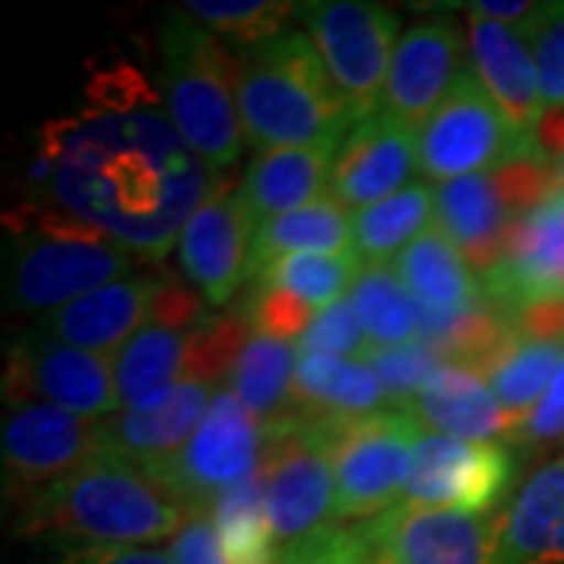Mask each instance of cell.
Returning a JSON list of instances; mask_svg holds the SVG:
<instances>
[{"label": "cell", "mask_w": 564, "mask_h": 564, "mask_svg": "<svg viewBox=\"0 0 564 564\" xmlns=\"http://www.w3.org/2000/svg\"><path fill=\"white\" fill-rule=\"evenodd\" d=\"M370 521L386 564H489L502 536L505 511L470 514L402 499Z\"/></svg>", "instance_id": "cell-14"}, {"label": "cell", "mask_w": 564, "mask_h": 564, "mask_svg": "<svg viewBox=\"0 0 564 564\" xmlns=\"http://www.w3.org/2000/svg\"><path fill=\"white\" fill-rule=\"evenodd\" d=\"M467 44L470 69L499 107L505 122L521 139L536 141V126L545 113L543 85L524 35L499 22L467 17Z\"/></svg>", "instance_id": "cell-19"}, {"label": "cell", "mask_w": 564, "mask_h": 564, "mask_svg": "<svg viewBox=\"0 0 564 564\" xmlns=\"http://www.w3.org/2000/svg\"><path fill=\"white\" fill-rule=\"evenodd\" d=\"M161 285V276H139V273L129 280L110 282L79 302L66 304L54 314H44L39 333L82 351L117 358L126 343L151 323Z\"/></svg>", "instance_id": "cell-20"}, {"label": "cell", "mask_w": 564, "mask_h": 564, "mask_svg": "<svg viewBox=\"0 0 564 564\" xmlns=\"http://www.w3.org/2000/svg\"><path fill=\"white\" fill-rule=\"evenodd\" d=\"M236 101L245 141L258 154L343 141L345 129L358 122L355 107L304 32H282L245 51Z\"/></svg>", "instance_id": "cell-3"}, {"label": "cell", "mask_w": 564, "mask_h": 564, "mask_svg": "<svg viewBox=\"0 0 564 564\" xmlns=\"http://www.w3.org/2000/svg\"><path fill=\"white\" fill-rule=\"evenodd\" d=\"M421 436L423 426L408 414V408H389L370 417L336 423L333 433L336 524L343 521L361 524L399 505L404 496L411 448Z\"/></svg>", "instance_id": "cell-8"}, {"label": "cell", "mask_w": 564, "mask_h": 564, "mask_svg": "<svg viewBox=\"0 0 564 564\" xmlns=\"http://www.w3.org/2000/svg\"><path fill=\"white\" fill-rule=\"evenodd\" d=\"M562 364V339H527L524 333L514 329L474 370L489 383V389L496 392V399L502 402L505 411L521 423L536 408V402L543 399L545 389L552 386Z\"/></svg>", "instance_id": "cell-30"}, {"label": "cell", "mask_w": 564, "mask_h": 564, "mask_svg": "<svg viewBox=\"0 0 564 564\" xmlns=\"http://www.w3.org/2000/svg\"><path fill=\"white\" fill-rule=\"evenodd\" d=\"M436 223V195L426 182H411L380 204L355 210L351 251L361 263L395 261L408 245Z\"/></svg>", "instance_id": "cell-32"}, {"label": "cell", "mask_w": 564, "mask_h": 564, "mask_svg": "<svg viewBox=\"0 0 564 564\" xmlns=\"http://www.w3.org/2000/svg\"><path fill=\"white\" fill-rule=\"evenodd\" d=\"M302 361V345L251 333L229 373V389L267 426L292 414L295 373Z\"/></svg>", "instance_id": "cell-31"}, {"label": "cell", "mask_w": 564, "mask_h": 564, "mask_svg": "<svg viewBox=\"0 0 564 564\" xmlns=\"http://www.w3.org/2000/svg\"><path fill=\"white\" fill-rule=\"evenodd\" d=\"M348 299L361 317L370 348L408 345L421 333L417 302L392 263H364L361 276L351 285Z\"/></svg>", "instance_id": "cell-34"}, {"label": "cell", "mask_w": 564, "mask_h": 564, "mask_svg": "<svg viewBox=\"0 0 564 564\" xmlns=\"http://www.w3.org/2000/svg\"><path fill=\"white\" fill-rule=\"evenodd\" d=\"M389 402L380 377L364 361L302 351L295 392H292V414L317 417V421H358L386 411Z\"/></svg>", "instance_id": "cell-26"}, {"label": "cell", "mask_w": 564, "mask_h": 564, "mask_svg": "<svg viewBox=\"0 0 564 564\" xmlns=\"http://www.w3.org/2000/svg\"><path fill=\"white\" fill-rule=\"evenodd\" d=\"M214 399V386L182 380L161 402L107 417L101 426V455L144 467L180 452L192 440Z\"/></svg>", "instance_id": "cell-21"}, {"label": "cell", "mask_w": 564, "mask_h": 564, "mask_svg": "<svg viewBox=\"0 0 564 564\" xmlns=\"http://www.w3.org/2000/svg\"><path fill=\"white\" fill-rule=\"evenodd\" d=\"M302 351H317V355H336V358H351V361H364V355L370 351L367 333H364L361 317L355 311L351 299L323 307L307 326L302 339Z\"/></svg>", "instance_id": "cell-40"}, {"label": "cell", "mask_w": 564, "mask_h": 564, "mask_svg": "<svg viewBox=\"0 0 564 564\" xmlns=\"http://www.w3.org/2000/svg\"><path fill=\"white\" fill-rule=\"evenodd\" d=\"M273 564H386L377 545L373 521L326 527L304 543L280 549Z\"/></svg>", "instance_id": "cell-38"}, {"label": "cell", "mask_w": 564, "mask_h": 564, "mask_svg": "<svg viewBox=\"0 0 564 564\" xmlns=\"http://www.w3.org/2000/svg\"><path fill=\"white\" fill-rule=\"evenodd\" d=\"M558 180H562V192H564V163H558Z\"/></svg>", "instance_id": "cell-47"}, {"label": "cell", "mask_w": 564, "mask_h": 564, "mask_svg": "<svg viewBox=\"0 0 564 564\" xmlns=\"http://www.w3.org/2000/svg\"><path fill=\"white\" fill-rule=\"evenodd\" d=\"M188 521L139 464L98 455L44 486L22 508L17 533L29 540L85 545H151Z\"/></svg>", "instance_id": "cell-2"}, {"label": "cell", "mask_w": 564, "mask_h": 564, "mask_svg": "<svg viewBox=\"0 0 564 564\" xmlns=\"http://www.w3.org/2000/svg\"><path fill=\"white\" fill-rule=\"evenodd\" d=\"M336 148L339 141H323L307 148H276L254 154L239 182V195L254 223L261 226L280 214H292L326 198Z\"/></svg>", "instance_id": "cell-24"}, {"label": "cell", "mask_w": 564, "mask_h": 564, "mask_svg": "<svg viewBox=\"0 0 564 564\" xmlns=\"http://www.w3.org/2000/svg\"><path fill=\"white\" fill-rule=\"evenodd\" d=\"M464 73L467 63L462 29L452 20L417 22L395 44L383 110L421 132L423 122L443 107Z\"/></svg>", "instance_id": "cell-16"}, {"label": "cell", "mask_w": 564, "mask_h": 564, "mask_svg": "<svg viewBox=\"0 0 564 564\" xmlns=\"http://www.w3.org/2000/svg\"><path fill=\"white\" fill-rule=\"evenodd\" d=\"M364 364L380 377L389 404L408 408L421 395V389L430 383V377L445 364V355L436 345L414 339L395 348H370L364 355Z\"/></svg>", "instance_id": "cell-37"}, {"label": "cell", "mask_w": 564, "mask_h": 564, "mask_svg": "<svg viewBox=\"0 0 564 564\" xmlns=\"http://www.w3.org/2000/svg\"><path fill=\"white\" fill-rule=\"evenodd\" d=\"M3 399L7 404H57L91 421H104L122 408L113 358L57 343L44 333L20 336L10 345Z\"/></svg>", "instance_id": "cell-11"}, {"label": "cell", "mask_w": 564, "mask_h": 564, "mask_svg": "<svg viewBox=\"0 0 564 564\" xmlns=\"http://www.w3.org/2000/svg\"><path fill=\"white\" fill-rule=\"evenodd\" d=\"M258 223L248 214L239 188H214L180 236L182 273L202 289L210 304L232 302L245 280L248 251Z\"/></svg>", "instance_id": "cell-18"}, {"label": "cell", "mask_w": 564, "mask_h": 564, "mask_svg": "<svg viewBox=\"0 0 564 564\" xmlns=\"http://www.w3.org/2000/svg\"><path fill=\"white\" fill-rule=\"evenodd\" d=\"M263 443V423L232 389H217L192 440L180 452L144 464L141 470L185 508V514H204L217 496L261 467Z\"/></svg>", "instance_id": "cell-7"}, {"label": "cell", "mask_w": 564, "mask_h": 564, "mask_svg": "<svg viewBox=\"0 0 564 564\" xmlns=\"http://www.w3.org/2000/svg\"><path fill=\"white\" fill-rule=\"evenodd\" d=\"M299 17L355 117L377 113L399 44V17L361 0H311L299 3Z\"/></svg>", "instance_id": "cell-10"}, {"label": "cell", "mask_w": 564, "mask_h": 564, "mask_svg": "<svg viewBox=\"0 0 564 564\" xmlns=\"http://www.w3.org/2000/svg\"><path fill=\"white\" fill-rule=\"evenodd\" d=\"M489 564H564V458L543 464L518 489Z\"/></svg>", "instance_id": "cell-25"}, {"label": "cell", "mask_w": 564, "mask_h": 564, "mask_svg": "<svg viewBox=\"0 0 564 564\" xmlns=\"http://www.w3.org/2000/svg\"><path fill=\"white\" fill-rule=\"evenodd\" d=\"M104 421L73 414L47 402L10 404L3 417V486L39 492L101 455Z\"/></svg>", "instance_id": "cell-13"}, {"label": "cell", "mask_w": 564, "mask_h": 564, "mask_svg": "<svg viewBox=\"0 0 564 564\" xmlns=\"http://www.w3.org/2000/svg\"><path fill=\"white\" fill-rule=\"evenodd\" d=\"M135 254L69 220L61 210H39L20 232L7 267V304L54 314L110 282L129 280Z\"/></svg>", "instance_id": "cell-5"}, {"label": "cell", "mask_w": 564, "mask_h": 564, "mask_svg": "<svg viewBox=\"0 0 564 564\" xmlns=\"http://www.w3.org/2000/svg\"><path fill=\"white\" fill-rule=\"evenodd\" d=\"M543 85V107H564V3H549L545 17L527 35Z\"/></svg>", "instance_id": "cell-41"}, {"label": "cell", "mask_w": 564, "mask_h": 564, "mask_svg": "<svg viewBox=\"0 0 564 564\" xmlns=\"http://www.w3.org/2000/svg\"><path fill=\"white\" fill-rule=\"evenodd\" d=\"M226 564H273L276 543L267 518V467L226 489L210 505Z\"/></svg>", "instance_id": "cell-33"}, {"label": "cell", "mask_w": 564, "mask_h": 564, "mask_svg": "<svg viewBox=\"0 0 564 564\" xmlns=\"http://www.w3.org/2000/svg\"><path fill=\"white\" fill-rule=\"evenodd\" d=\"M417 158L423 176L443 185L477 173H496L508 163L545 154L536 141L521 139L505 122L474 69H467L443 107L423 122L417 132Z\"/></svg>", "instance_id": "cell-9"}, {"label": "cell", "mask_w": 564, "mask_h": 564, "mask_svg": "<svg viewBox=\"0 0 564 564\" xmlns=\"http://www.w3.org/2000/svg\"><path fill=\"white\" fill-rule=\"evenodd\" d=\"M440 10H467V17L508 25L521 35H530L533 25L543 20L549 3H530V0H474V3H440Z\"/></svg>", "instance_id": "cell-44"}, {"label": "cell", "mask_w": 564, "mask_h": 564, "mask_svg": "<svg viewBox=\"0 0 564 564\" xmlns=\"http://www.w3.org/2000/svg\"><path fill=\"white\" fill-rule=\"evenodd\" d=\"M41 195L141 261L180 242L214 185L158 110H82L41 126Z\"/></svg>", "instance_id": "cell-1"}, {"label": "cell", "mask_w": 564, "mask_h": 564, "mask_svg": "<svg viewBox=\"0 0 564 564\" xmlns=\"http://www.w3.org/2000/svg\"><path fill=\"white\" fill-rule=\"evenodd\" d=\"M239 63L223 41L188 13L170 10L161 22V88L166 120L195 158L226 170L242 154Z\"/></svg>", "instance_id": "cell-4"}, {"label": "cell", "mask_w": 564, "mask_h": 564, "mask_svg": "<svg viewBox=\"0 0 564 564\" xmlns=\"http://www.w3.org/2000/svg\"><path fill=\"white\" fill-rule=\"evenodd\" d=\"M170 552H173L176 564H226L220 536H217V524H214L210 511L188 514V521L173 536Z\"/></svg>", "instance_id": "cell-43"}, {"label": "cell", "mask_w": 564, "mask_h": 564, "mask_svg": "<svg viewBox=\"0 0 564 564\" xmlns=\"http://www.w3.org/2000/svg\"><path fill=\"white\" fill-rule=\"evenodd\" d=\"M414 302L430 311H467L486 299L480 276L464 261V254L436 229V223L417 236L392 261Z\"/></svg>", "instance_id": "cell-28"}, {"label": "cell", "mask_w": 564, "mask_h": 564, "mask_svg": "<svg viewBox=\"0 0 564 564\" xmlns=\"http://www.w3.org/2000/svg\"><path fill=\"white\" fill-rule=\"evenodd\" d=\"M195 326L151 321L113 358L122 411L148 408L185 380Z\"/></svg>", "instance_id": "cell-27"}, {"label": "cell", "mask_w": 564, "mask_h": 564, "mask_svg": "<svg viewBox=\"0 0 564 564\" xmlns=\"http://www.w3.org/2000/svg\"><path fill=\"white\" fill-rule=\"evenodd\" d=\"M564 436V364L558 367L552 386L545 389V395L536 402V408L527 414L524 421L514 426V433L508 436V443L543 445L555 443Z\"/></svg>", "instance_id": "cell-42"}, {"label": "cell", "mask_w": 564, "mask_h": 564, "mask_svg": "<svg viewBox=\"0 0 564 564\" xmlns=\"http://www.w3.org/2000/svg\"><path fill=\"white\" fill-rule=\"evenodd\" d=\"M417 170V132L380 107L339 141L329 166V198L355 214L402 192Z\"/></svg>", "instance_id": "cell-15"}, {"label": "cell", "mask_w": 564, "mask_h": 564, "mask_svg": "<svg viewBox=\"0 0 564 564\" xmlns=\"http://www.w3.org/2000/svg\"><path fill=\"white\" fill-rule=\"evenodd\" d=\"M436 195V229L455 245L484 280L502 261L508 236L514 229V214L508 210L492 173H477L464 180L443 182Z\"/></svg>", "instance_id": "cell-22"}, {"label": "cell", "mask_w": 564, "mask_h": 564, "mask_svg": "<svg viewBox=\"0 0 564 564\" xmlns=\"http://www.w3.org/2000/svg\"><path fill=\"white\" fill-rule=\"evenodd\" d=\"M317 314L321 311H314L311 304L299 299V295H292V292H282V289H273V285H261V282H251L242 321L251 333L299 343Z\"/></svg>", "instance_id": "cell-39"}, {"label": "cell", "mask_w": 564, "mask_h": 564, "mask_svg": "<svg viewBox=\"0 0 564 564\" xmlns=\"http://www.w3.org/2000/svg\"><path fill=\"white\" fill-rule=\"evenodd\" d=\"M57 564H176L161 545H85L69 549Z\"/></svg>", "instance_id": "cell-45"}, {"label": "cell", "mask_w": 564, "mask_h": 564, "mask_svg": "<svg viewBox=\"0 0 564 564\" xmlns=\"http://www.w3.org/2000/svg\"><path fill=\"white\" fill-rule=\"evenodd\" d=\"M536 144L549 161L564 163V107H549L536 126Z\"/></svg>", "instance_id": "cell-46"}, {"label": "cell", "mask_w": 564, "mask_h": 564, "mask_svg": "<svg viewBox=\"0 0 564 564\" xmlns=\"http://www.w3.org/2000/svg\"><path fill=\"white\" fill-rule=\"evenodd\" d=\"M364 263L355 251L339 254H289L273 261L258 280L261 285H273L282 292H292L314 311H323L329 304L348 299L355 280L361 276Z\"/></svg>", "instance_id": "cell-35"}, {"label": "cell", "mask_w": 564, "mask_h": 564, "mask_svg": "<svg viewBox=\"0 0 564 564\" xmlns=\"http://www.w3.org/2000/svg\"><path fill=\"white\" fill-rule=\"evenodd\" d=\"M408 414L421 423L423 433H443L467 443H492L511 436L518 426V417L505 411L484 377L462 364H443L408 404Z\"/></svg>", "instance_id": "cell-23"}, {"label": "cell", "mask_w": 564, "mask_h": 564, "mask_svg": "<svg viewBox=\"0 0 564 564\" xmlns=\"http://www.w3.org/2000/svg\"><path fill=\"white\" fill-rule=\"evenodd\" d=\"M267 467V518L276 552L304 543L336 524L333 433L336 423L285 414L263 426Z\"/></svg>", "instance_id": "cell-6"}, {"label": "cell", "mask_w": 564, "mask_h": 564, "mask_svg": "<svg viewBox=\"0 0 564 564\" xmlns=\"http://www.w3.org/2000/svg\"><path fill=\"white\" fill-rule=\"evenodd\" d=\"M351 251V217L336 198H321L302 210L280 214L258 226L248 251L245 280H258L263 270L289 254H339Z\"/></svg>", "instance_id": "cell-29"}, {"label": "cell", "mask_w": 564, "mask_h": 564, "mask_svg": "<svg viewBox=\"0 0 564 564\" xmlns=\"http://www.w3.org/2000/svg\"><path fill=\"white\" fill-rule=\"evenodd\" d=\"M480 285L508 314L564 302V192L514 223L502 261Z\"/></svg>", "instance_id": "cell-17"}, {"label": "cell", "mask_w": 564, "mask_h": 564, "mask_svg": "<svg viewBox=\"0 0 564 564\" xmlns=\"http://www.w3.org/2000/svg\"><path fill=\"white\" fill-rule=\"evenodd\" d=\"M185 13L214 35L239 47H261L263 41L282 35V25L299 17V3L285 0H188Z\"/></svg>", "instance_id": "cell-36"}, {"label": "cell", "mask_w": 564, "mask_h": 564, "mask_svg": "<svg viewBox=\"0 0 564 564\" xmlns=\"http://www.w3.org/2000/svg\"><path fill=\"white\" fill-rule=\"evenodd\" d=\"M514 477V462L499 443H467L423 433L411 448L404 502L492 514Z\"/></svg>", "instance_id": "cell-12"}]
</instances>
